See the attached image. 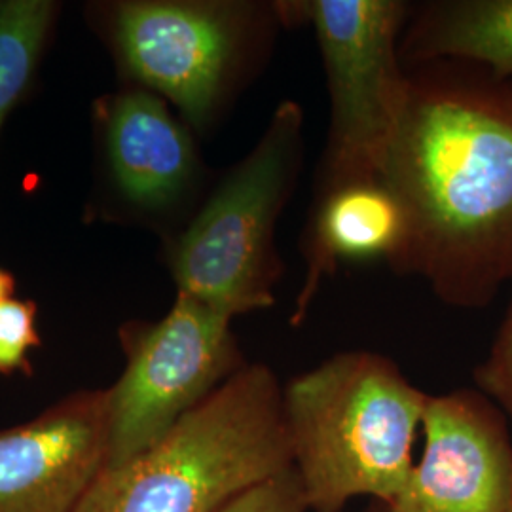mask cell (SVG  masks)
Wrapping results in <instances>:
<instances>
[{
    "label": "cell",
    "instance_id": "cell-18",
    "mask_svg": "<svg viewBox=\"0 0 512 512\" xmlns=\"http://www.w3.org/2000/svg\"><path fill=\"white\" fill-rule=\"evenodd\" d=\"M382 512H384V511H382Z\"/></svg>",
    "mask_w": 512,
    "mask_h": 512
},
{
    "label": "cell",
    "instance_id": "cell-4",
    "mask_svg": "<svg viewBox=\"0 0 512 512\" xmlns=\"http://www.w3.org/2000/svg\"><path fill=\"white\" fill-rule=\"evenodd\" d=\"M304 165V110L283 101L169 247L177 293L234 319L275 304L285 264L275 232Z\"/></svg>",
    "mask_w": 512,
    "mask_h": 512
},
{
    "label": "cell",
    "instance_id": "cell-3",
    "mask_svg": "<svg viewBox=\"0 0 512 512\" xmlns=\"http://www.w3.org/2000/svg\"><path fill=\"white\" fill-rule=\"evenodd\" d=\"M291 469L283 385L247 363L145 454L105 467L76 512H219Z\"/></svg>",
    "mask_w": 512,
    "mask_h": 512
},
{
    "label": "cell",
    "instance_id": "cell-8",
    "mask_svg": "<svg viewBox=\"0 0 512 512\" xmlns=\"http://www.w3.org/2000/svg\"><path fill=\"white\" fill-rule=\"evenodd\" d=\"M425 446L384 512H511L512 429L480 389L429 395Z\"/></svg>",
    "mask_w": 512,
    "mask_h": 512
},
{
    "label": "cell",
    "instance_id": "cell-19",
    "mask_svg": "<svg viewBox=\"0 0 512 512\" xmlns=\"http://www.w3.org/2000/svg\"><path fill=\"white\" fill-rule=\"evenodd\" d=\"M512 512V511H511Z\"/></svg>",
    "mask_w": 512,
    "mask_h": 512
},
{
    "label": "cell",
    "instance_id": "cell-1",
    "mask_svg": "<svg viewBox=\"0 0 512 512\" xmlns=\"http://www.w3.org/2000/svg\"><path fill=\"white\" fill-rule=\"evenodd\" d=\"M406 71L380 173L406 220L389 268L452 308L482 310L512 285V80L454 61Z\"/></svg>",
    "mask_w": 512,
    "mask_h": 512
},
{
    "label": "cell",
    "instance_id": "cell-17",
    "mask_svg": "<svg viewBox=\"0 0 512 512\" xmlns=\"http://www.w3.org/2000/svg\"><path fill=\"white\" fill-rule=\"evenodd\" d=\"M16 289V281L14 277L8 274L6 270L0 268V302L6 300V298H12V293Z\"/></svg>",
    "mask_w": 512,
    "mask_h": 512
},
{
    "label": "cell",
    "instance_id": "cell-5",
    "mask_svg": "<svg viewBox=\"0 0 512 512\" xmlns=\"http://www.w3.org/2000/svg\"><path fill=\"white\" fill-rule=\"evenodd\" d=\"M285 29L310 27L329 92L327 147L315 194L380 179L408 90L401 37L404 0H277Z\"/></svg>",
    "mask_w": 512,
    "mask_h": 512
},
{
    "label": "cell",
    "instance_id": "cell-16",
    "mask_svg": "<svg viewBox=\"0 0 512 512\" xmlns=\"http://www.w3.org/2000/svg\"><path fill=\"white\" fill-rule=\"evenodd\" d=\"M219 512H310L298 476L291 469L285 475L260 484L239 495Z\"/></svg>",
    "mask_w": 512,
    "mask_h": 512
},
{
    "label": "cell",
    "instance_id": "cell-14",
    "mask_svg": "<svg viewBox=\"0 0 512 512\" xmlns=\"http://www.w3.org/2000/svg\"><path fill=\"white\" fill-rule=\"evenodd\" d=\"M37 308L33 302L6 298L0 302V372H31L27 355L40 344L35 329Z\"/></svg>",
    "mask_w": 512,
    "mask_h": 512
},
{
    "label": "cell",
    "instance_id": "cell-6",
    "mask_svg": "<svg viewBox=\"0 0 512 512\" xmlns=\"http://www.w3.org/2000/svg\"><path fill=\"white\" fill-rule=\"evenodd\" d=\"M281 29L277 0H131L112 19L128 73L196 131L264 65Z\"/></svg>",
    "mask_w": 512,
    "mask_h": 512
},
{
    "label": "cell",
    "instance_id": "cell-2",
    "mask_svg": "<svg viewBox=\"0 0 512 512\" xmlns=\"http://www.w3.org/2000/svg\"><path fill=\"white\" fill-rule=\"evenodd\" d=\"M429 395L389 357L336 353L283 385L293 469L310 512H342L355 497L391 503L414 467Z\"/></svg>",
    "mask_w": 512,
    "mask_h": 512
},
{
    "label": "cell",
    "instance_id": "cell-12",
    "mask_svg": "<svg viewBox=\"0 0 512 512\" xmlns=\"http://www.w3.org/2000/svg\"><path fill=\"white\" fill-rule=\"evenodd\" d=\"M404 69L454 61L512 80V0L412 4L401 37Z\"/></svg>",
    "mask_w": 512,
    "mask_h": 512
},
{
    "label": "cell",
    "instance_id": "cell-10",
    "mask_svg": "<svg viewBox=\"0 0 512 512\" xmlns=\"http://www.w3.org/2000/svg\"><path fill=\"white\" fill-rule=\"evenodd\" d=\"M107 150L120 194L148 215H164L181 205L200 179L190 128L162 97L147 90L120 93L110 101Z\"/></svg>",
    "mask_w": 512,
    "mask_h": 512
},
{
    "label": "cell",
    "instance_id": "cell-11",
    "mask_svg": "<svg viewBox=\"0 0 512 512\" xmlns=\"http://www.w3.org/2000/svg\"><path fill=\"white\" fill-rule=\"evenodd\" d=\"M404 238L403 207L380 179L315 194L304 232L306 274L291 315L294 327L306 321L325 279L340 266L374 260L389 266L401 253Z\"/></svg>",
    "mask_w": 512,
    "mask_h": 512
},
{
    "label": "cell",
    "instance_id": "cell-9",
    "mask_svg": "<svg viewBox=\"0 0 512 512\" xmlns=\"http://www.w3.org/2000/svg\"><path fill=\"white\" fill-rule=\"evenodd\" d=\"M109 454L107 389L0 431V512H76Z\"/></svg>",
    "mask_w": 512,
    "mask_h": 512
},
{
    "label": "cell",
    "instance_id": "cell-15",
    "mask_svg": "<svg viewBox=\"0 0 512 512\" xmlns=\"http://www.w3.org/2000/svg\"><path fill=\"white\" fill-rule=\"evenodd\" d=\"M476 389L492 399L512 429V296L486 359L476 366Z\"/></svg>",
    "mask_w": 512,
    "mask_h": 512
},
{
    "label": "cell",
    "instance_id": "cell-7",
    "mask_svg": "<svg viewBox=\"0 0 512 512\" xmlns=\"http://www.w3.org/2000/svg\"><path fill=\"white\" fill-rule=\"evenodd\" d=\"M230 317L177 293L164 319L124 330L128 365L107 389L109 454L122 467L247 365Z\"/></svg>",
    "mask_w": 512,
    "mask_h": 512
},
{
    "label": "cell",
    "instance_id": "cell-13",
    "mask_svg": "<svg viewBox=\"0 0 512 512\" xmlns=\"http://www.w3.org/2000/svg\"><path fill=\"white\" fill-rule=\"evenodd\" d=\"M54 12L48 0L0 2V129L29 86Z\"/></svg>",
    "mask_w": 512,
    "mask_h": 512
}]
</instances>
